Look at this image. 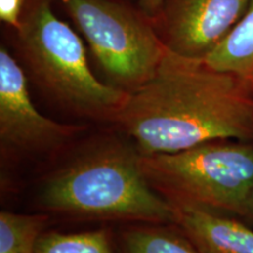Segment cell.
I'll list each match as a JSON object with an SVG mask.
<instances>
[{
    "label": "cell",
    "instance_id": "obj_1",
    "mask_svg": "<svg viewBox=\"0 0 253 253\" xmlns=\"http://www.w3.org/2000/svg\"><path fill=\"white\" fill-rule=\"evenodd\" d=\"M112 122L141 155L218 140L253 142V96L232 75L168 49L154 77L128 93Z\"/></svg>",
    "mask_w": 253,
    "mask_h": 253
},
{
    "label": "cell",
    "instance_id": "obj_2",
    "mask_svg": "<svg viewBox=\"0 0 253 253\" xmlns=\"http://www.w3.org/2000/svg\"><path fill=\"white\" fill-rule=\"evenodd\" d=\"M140 156L119 142L94 147L49 177L42 205L74 216L175 223V209L148 182Z\"/></svg>",
    "mask_w": 253,
    "mask_h": 253
},
{
    "label": "cell",
    "instance_id": "obj_3",
    "mask_svg": "<svg viewBox=\"0 0 253 253\" xmlns=\"http://www.w3.org/2000/svg\"><path fill=\"white\" fill-rule=\"evenodd\" d=\"M15 32L25 66L41 89L75 115L112 122L128 91L95 77L81 38L48 0L32 2Z\"/></svg>",
    "mask_w": 253,
    "mask_h": 253
},
{
    "label": "cell",
    "instance_id": "obj_4",
    "mask_svg": "<svg viewBox=\"0 0 253 253\" xmlns=\"http://www.w3.org/2000/svg\"><path fill=\"white\" fill-rule=\"evenodd\" d=\"M140 163L148 182L172 205L237 214L253 185L252 142L210 141L176 153L141 155Z\"/></svg>",
    "mask_w": 253,
    "mask_h": 253
},
{
    "label": "cell",
    "instance_id": "obj_5",
    "mask_svg": "<svg viewBox=\"0 0 253 253\" xmlns=\"http://www.w3.org/2000/svg\"><path fill=\"white\" fill-rule=\"evenodd\" d=\"M110 84L130 91L157 72L167 46L143 12L121 0H61Z\"/></svg>",
    "mask_w": 253,
    "mask_h": 253
},
{
    "label": "cell",
    "instance_id": "obj_6",
    "mask_svg": "<svg viewBox=\"0 0 253 253\" xmlns=\"http://www.w3.org/2000/svg\"><path fill=\"white\" fill-rule=\"evenodd\" d=\"M82 126L42 115L28 91L27 77L5 47L0 48V143L2 151L49 155L61 150Z\"/></svg>",
    "mask_w": 253,
    "mask_h": 253
},
{
    "label": "cell",
    "instance_id": "obj_7",
    "mask_svg": "<svg viewBox=\"0 0 253 253\" xmlns=\"http://www.w3.org/2000/svg\"><path fill=\"white\" fill-rule=\"evenodd\" d=\"M251 0H164L155 25L167 48L203 59L235 27Z\"/></svg>",
    "mask_w": 253,
    "mask_h": 253
},
{
    "label": "cell",
    "instance_id": "obj_8",
    "mask_svg": "<svg viewBox=\"0 0 253 253\" xmlns=\"http://www.w3.org/2000/svg\"><path fill=\"white\" fill-rule=\"evenodd\" d=\"M172 205V204H171ZM175 223L199 253H253V229L210 209L172 205Z\"/></svg>",
    "mask_w": 253,
    "mask_h": 253
},
{
    "label": "cell",
    "instance_id": "obj_9",
    "mask_svg": "<svg viewBox=\"0 0 253 253\" xmlns=\"http://www.w3.org/2000/svg\"><path fill=\"white\" fill-rule=\"evenodd\" d=\"M202 60L214 71L232 75L253 96V0L235 27Z\"/></svg>",
    "mask_w": 253,
    "mask_h": 253
},
{
    "label": "cell",
    "instance_id": "obj_10",
    "mask_svg": "<svg viewBox=\"0 0 253 253\" xmlns=\"http://www.w3.org/2000/svg\"><path fill=\"white\" fill-rule=\"evenodd\" d=\"M46 214L0 212V253H37L39 237L45 232Z\"/></svg>",
    "mask_w": 253,
    "mask_h": 253
},
{
    "label": "cell",
    "instance_id": "obj_11",
    "mask_svg": "<svg viewBox=\"0 0 253 253\" xmlns=\"http://www.w3.org/2000/svg\"><path fill=\"white\" fill-rule=\"evenodd\" d=\"M37 253H120L106 229L59 232L45 231L39 237Z\"/></svg>",
    "mask_w": 253,
    "mask_h": 253
},
{
    "label": "cell",
    "instance_id": "obj_12",
    "mask_svg": "<svg viewBox=\"0 0 253 253\" xmlns=\"http://www.w3.org/2000/svg\"><path fill=\"white\" fill-rule=\"evenodd\" d=\"M120 253H199L184 235L160 227H137L123 233Z\"/></svg>",
    "mask_w": 253,
    "mask_h": 253
},
{
    "label": "cell",
    "instance_id": "obj_13",
    "mask_svg": "<svg viewBox=\"0 0 253 253\" xmlns=\"http://www.w3.org/2000/svg\"><path fill=\"white\" fill-rule=\"evenodd\" d=\"M25 0H0V20L14 31H18L23 21Z\"/></svg>",
    "mask_w": 253,
    "mask_h": 253
},
{
    "label": "cell",
    "instance_id": "obj_14",
    "mask_svg": "<svg viewBox=\"0 0 253 253\" xmlns=\"http://www.w3.org/2000/svg\"><path fill=\"white\" fill-rule=\"evenodd\" d=\"M138 2H140L141 12H143L155 24L162 12L164 0H138Z\"/></svg>",
    "mask_w": 253,
    "mask_h": 253
},
{
    "label": "cell",
    "instance_id": "obj_15",
    "mask_svg": "<svg viewBox=\"0 0 253 253\" xmlns=\"http://www.w3.org/2000/svg\"><path fill=\"white\" fill-rule=\"evenodd\" d=\"M237 214L244 217L246 220L253 224V185L249 190L248 195L245 196L244 201L240 204L238 211H237Z\"/></svg>",
    "mask_w": 253,
    "mask_h": 253
}]
</instances>
